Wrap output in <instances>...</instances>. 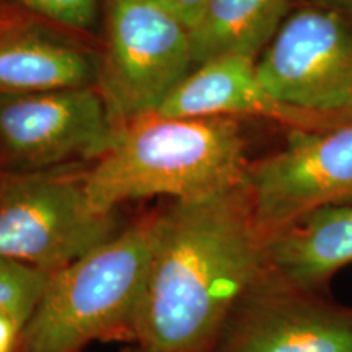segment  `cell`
Wrapping results in <instances>:
<instances>
[{
    "instance_id": "cell-14",
    "label": "cell",
    "mask_w": 352,
    "mask_h": 352,
    "mask_svg": "<svg viewBox=\"0 0 352 352\" xmlns=\"http://www.w3.org/2000/svg\"><path fill=\"white\" fill-rule=\"evenodd\" d=\"M51 272L0 258V315L15 320L21 328L32 318Z\"/></svg>"
},
{
    "instance_id": "cell-15",
    "label": "cell",
    "mask_w": 352,
    "mask_h": 352,
    "mask_svg": "<svg viewBox=\"0 0 352 352\" xmlns=\"http://www.w3.org/2000/svg\"><path fill=\"white\" fill-rule=\"evenodd\" d=\"M21 6L70 28L85 30L94 25L98 0H19Z\"/></svg>"
},
{
    "instance_id": "cell-11",
    "label": "cell",
    "mask_w": 352,
    "mask_h": 352,
    "mask_svg": "<svg viewBox=\"0 0 352 352\" xmlns=\"http://www.w3.org/2000/svg\"><path fill=\"white\" fill-rule=\"evenodd\" d=\"M266 259L271 274L315 292L352 263V204L316 209L274 233L266 243Z\"/></svg>"
},
{
    "instance_id": "cell-20",
    "label": "cell",
    "mask_w": 352,
    "mask_h": 352,
    "mask_svg": "<svg viewBox=\"0 0 352 352\" xmlns=\"http://www.w3.org/2000/svg\"><path fill=\"white\" fill-rule=\"evenodd\" d=\"M144 352H145V351H144Z\"/></svg>"
},
{
    "instance_id": "cell-3",
    "label": "cell",
    "mask_w": 352,
    "mask_h": 352,
    "mask_svg": "<svg viewBox=\"0 0 352 352\" xmlns=\"http://www.w3.org/2000/svg\"><path fill=\"white\" fill-rule=\"evenodd\" d=\"M155 235V217L118 233L63 270L51 272L19 352H77L90 341L129 328Z\"/></svg>"
},
{
    "instance_id": "cell-17",
    "label": "cell",
    "mask_w": 352,
    "mask_h": 352,
    "mask_svg": "<svg viewBox=\"0 0 352 352\" xmlns=\"http://www.w3.org/2000/svg\"><path fill=\"white\" fill-rule=\"evenodd\" d=\"M21 328L15 320L0 315V352H15Z\"/></svg>"
},
{
    "instance_id": "cell-19",
    "label": "cell",
    "mask_w": 352,
    "mask_h": 352,
    "mask_svg": "<svg viewBox=\"0 0 352 352\" xmlns=\"http://www.w3.org/2000/svg\"><path fill=\"white\" fill-rule=\"evenodd\" d=\"M23 30V23L19 20L10 19V16H0V39L8 36V34Z\"/></svg>"
},
{
    "instance_id": "cell-2",
    "label": "cell",
    "mask_w": 352,
    "mask_h": 352,
    "mask_svg": "<svg viewBox=\"0 0 352 352\" xmlns=\"http://www.w3.org/2000/svg\"><path fill=\"white\" fill-rule=\"evenodd\" d=\"M248 164L236 118H139L116 131L111 145L82 178L96 212L122 202L170 196L209 197L245 183Z\"/></svg>"
},
{
    "instance_id": "cell-13",
    "label": "cell",
    "mask_w": 352,
    "mask_h": 352,
    "mask_svg": "<svg viewBox=\"0 0 352 352\" xmlns=\"http://www.w3.org/2000/svg\"><path fill=\"white\" fill-rule=\"evenodd\" d=\"M94 78V64L76 47L23 30L0 39V95L90 87Z\"/></svg>"
},
{
    "instance_id": "cell-6",
    "label": "cell",
    "mask_w": 352,
    "mask_h": 352,
    "mask_svg": "<svg viewBox=\"0 0 352 352\" xmlns=\"http://www.w3.org/2000/svg\"><path fill=\"white\" fill-rule=\"evenodd\" d=\"M91 208L82 178L28 176L0 192V258L56 272L118 235Z\"/></svg>"
},
{
    "instance_id": "cell-18",
    "label": "cell",
    "mask_w": 352,
    "mask_h": 352,
    "mask_svg": "<svg viewBox=\"0 0 352 352\" xmlns=\"http://www.w3.org/2000/svg\"><path fill=\"white\" fill-rule=\"evenodd\" d=\"M292 6H311V7H331L352 12V0H290Z\"/></svg>"
},
{
    "instance_id": "cell-1",
    "label": "cell",
    "mask_w": 352,
    "mask_h": 352,
    "mask_svg": "<svg viewBox=\"0 0 352 352\" xmlns=\"http://www.w3.org/2000/svg\"><path fill=\"white\" fill-rule=\"evenodd\" d=\"M267 239L245 183L176 201L155 235L131 331L145 352L212 349L233 308L267 274Z\"/></svg>"
},
{
    "instance_id": "cell-10",
    "label": "cell",
    "mask_w": 352,
    "mask_h": 352,
    "mask_svg": "<svg viewBox=\"0 0 352 352\" xmlns=\"http://www.w3.org/2000/svg\"><path fill=\"white\" fill-rule=\"evenodd\" d=\"M165 118L258 116L311 131L305 118L279 103L259 80L256 59L227 56L192 70L155 113Z\"/></svg>"
},
{
    "instance_id": "cell-9",
    "label": "cell",
    "mask_w": 352,
    "mask_h": 352,
    "mask_svg": "<svg viewBox=\"0 0 352 352\" xmlns=\"http://www.w3.org/2000/svg\"><path fill=\"white\" fill-rule=\"evenodd\" d=\"M116 131L100 90L91 87L0 95V142L26 164L101 157Z\"/></svg>"
},
{
    "instance_id": "cell-16",
    "label": "cell",
    "mask_w": 352,
    "mask_h": 352,
    "mask_svg": "<svg viewBox=\"0 0 352 352\" xmlns=\"http://www.w3.org/2000/svg\"><path fill=\"white\" fill-rule=\"evenodd\" d=\"M155 2L173 13L176 19L186 26L188 32H191L199 20L206 0H155Z\"/></svg>"
},
{
    "instance_id": "cell-12",
    "label": "cell",
    "mask_w": 352,
    "mask_h": 352,
    "mask_svg": "<svg viewBox=\"0 0 352 352\" xmlns=\"http://www.w3.org/2000/svg\"><path fill=\"white\" fill-rule=\"evenodd\" d=\"M290 0H206L189 32L195 69L227 56L256 59L290 13Z\"/></svg>"
},
{
    "instance_id": "cell-4",
    "label": "cell",
    "mask_w": 352,
    "mask_h": 352,
    "mask_svg": "<svg viewBox=\"0 0 352 352\" xmlns=\"http://www.w3.org/2000/svg\"><path fill=\"white\" fill-rule=\"evenodd\" d=\"M256 69L263 87L311 131L352 124V12L297 6Z\"/></svg>"
},
{
    "instance_id": "cell-7",
    "label": "cell",
    "mask_w": 352,
    "mask_h": 352,
    "mask_svg": "<svg viewBox=\"0 0 352 352\" xmlns=\"http://www.w3.org/2000/svg\"><path fill=\"white\" fill-rule=\"evenodd\" d=\"M245 188L267 240L316 209L352 204V124L290 129L280 151L248 165Z\"/></svg>"
},
{
    "instance_id": "cell-8",
    "label": "cell",
    "mask_w": 352,
    "mask_h": 352,
    "mask_svg": "<svg viewBox=\"0 0 352 352\" xmlns=\"http://www.w3.org/2000/svg\"><path fill=\"white\" fill-rule=\"evenodd\" d=\"M212 352H352V310L267 274L236 303Z\"/></svg>"
},
{
    "instance_id": "cell-5",
    "label": "cell",
    "mask_w": 352,
    "mask_h": 352,
    "mask_svg": "<svg viewBox=\"0 0 352 352\" xmlns=\"http://www.w3.org/2000/svg\"><path fill=\"white\" fill-rule=\"evenodd\" d=\"M195 70L189 32L155 0H111L100 94L116 129L158 111Z\"/></svg>"
}]
</instances>
